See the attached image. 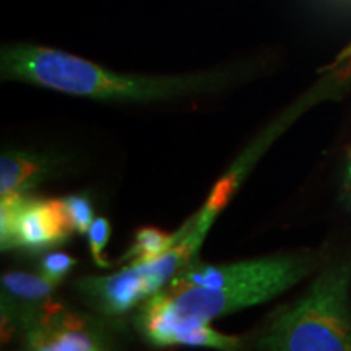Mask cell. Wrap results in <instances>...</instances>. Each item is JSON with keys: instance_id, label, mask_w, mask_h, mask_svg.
<instances>
[{"instance_id": "6da1fadb", "label": "cell", "mask_w": 351, "mask_h": 351, "mask_svg": "<svg viewBox=\"0 0 351 351\" xmlns=\"http://www.w3.org/2000/svg\"><path fill=\"white\" fill-rule=\"evenodd\" d=\"M256 59L182 75L119 73L70 52L38 44H8L0 52V77L95 101L155 103L219 93L252 80Z\"/></svg>"}, {"instance_id": "7a4b0ae2", "label": "cell", "mask_w": 351, "mask_h": 351, "mask_svg": "<svg viewBox=\"0 0 351 351\" xmlns=\"http://www.w3.org/2000/svg\"><path fill=\"white\" fill-rule=\"evenodd\" d=\"M319 263L313 252L276 254L225 265L187 263L160 295L176 317L212 322L274 300L313 274Z\"/></svg>"}, {"instance_id": "3957f363", "label": "cell", "mask_w": 351, "mask_h": 351, "mask_svg": "<svg viewBox=\"0 0 351 351\" xmlns=\"http://www.w3.org/2000/svg\"><path fill=\"white\" fill-rule=\"evenodd\" d=\"M348 262L326 267L306 295L280 311L257 339L270 351H351Z\"/></svg>"}, {"instance_id": "277c9868", "label": "cell", "mask_w": 351, "mask_h": 351, "mask_svg": "<svg viewBox=\"0 0 351 351\" xmlns=\"http://www.w3.org/2000/svg\"><path fill=\"white\" fill-rule=\"evenodd\" d=\"M192 238L182 239L168 252L143 262H134L108 276L77 280L75 291L106 317H119L140 302L161 291L187 265Z\"/></svg>"}, {"instance_id": "5b68a950", "label": "cell", "mask_w": 351, "mask_h": 351, "mask_svg": "<svg viewBox=\"0 0 351 351\" xmlns=\"http://www.w3.org/2000/svg\"><path fill=\"white\" fill-rule=\"evenodd\" d=\"M2 251L43 252L69 241L73 230L64 199H34L28 194L0 197Z\"/></svg>"}, {"instance_id": "8992f818", "label": "cell", "mask_w": 351, "mask_h": 351, "mask_svg": "<svg viewBox=\"0 0 351 351\" xmlns=\"http://www.w3.org/2000/svg\"><path fill=\"white\" fill-rule=\"evenodd\" d=\"M112 317L70 311L54 304L23 332L25 348L34 351H106L121 345L122 327Z\"/></svg>"}, {"instance_id": "52a82bcc", "label": "cell", "mask_w": 351, "mask_h": 351, "mask_svg": "<svg viewBox=\"0 0 351 351\" xmlns=\"http://www.w3.org/2000/svg\"><path fill=\"white\" fill-rule=\"evenodd\" d=\"M134 324L140 335L153 346H207L223 351L239 350L243 346V340L213 330L210 322L176 317L166 309L160 291L142 302Z\"/></svg>"}, {"instance_id": "ba28073f", "label": "cell", "mask_w": 351, "mask_h": 351, "mask_svg": "<svg viewBox=\"0 0 351 351\" xmlns=\"http://www.w3.org/2000/svg\"><path fill=\"white\" fill-rule=\"evenodd\" d=\"M0 311L8 327L25 332L49 307L56 304L52 295L57 285L41 274L8 271L0 280Z\"/></svg>"}, {"instance_id": "9c48e42d", "label": "cell", "mask_w": 351, "mask_h": 351, "mask_svg": "<svg viewBox=\"0 0 351 351\" xmlns=\"http://www.w3.org/2000/svg\"><path fill=\"white\" fill-rule=\"evenodd\" d=\"M69 160L49 153L7 150L0 156V197L29 194L49 179L59 178Z\"/></svg>"}, {"instance_id": "30bf717a", "label": "cell", "mask_w": 351, "mask_h": 351, "mask_svg": "<svg viewBox=\"0 0 351 351\" xmlns=\"http://www.w3.org/2000/svg\"><path fill=\"white\" fill-rule=\"evenodd\" d=\"M184 232L186 231L182 230L179 234L169 236L163 231L156 230V228H142L135 236V243L124 258L132 261V263L155 258L173 249Z\"/></svg>"}, {"instance_id": "8fae6325", "label": "cell", "mask_w": 351, "mask_h": 351, "mask_svg": "<svg viewBox=\"0 0 351 351\" xmlns=\"http://www.w3.org/2000/svg\"><path fill=\"white\" fill-rule=\"evenodd\" d=\"M77 265V258L65 252H49L44 254L41 262H39V274L46 276L52 283L59 285L67 278V275Z\"/></svg>"}, {"instance_id": "7c38bea8", "label": "cell", "mask_w": 351, "mask_h": 351, "mask_svg": "<svg viewBox=\"0 0 351 351\" xmlns=\"http://www.w3.org/2000/svg\"><path fill=\"white\" fill-rule=\"evenodd\" d=\"M64 204L73 230L80 234L88 232L91 223L95 221L93 205H91L90 199L86 195H69L64 199Z\"/></svg>"}, {"instance_id": "4fadbf2b", "label": "cell", "mask_w": 351, "mask_h": 351, "mask_svg": "<svg viewBox=\"0 0 351 351\" xmlns=\"http://www.w3.org/2000/svg\"><path fill=\"white\" fill-rule=\"evenodd\" d=\"M88 244H90L91 256H93V261L98 263L101 269H108L111 267V262L106 261L103 257L104 247H106L109 243V236H111V223H109L108 218L104 217H96L95 221L91 223L90 230H88Z\"/></svg>"}, {"instance_id": "5bb4252c", "label": "cell", "mask_w": 351, "mask_h": 351, "mask_svg": "<svg viewBox=\"0 0 351 351\" xmlns=\"http://www.w3.org/2000/svg\"><path fill=\"white\" fill-rule=\"evenodd\" d=\"M343 194L346 199L351 202V150L346 158V166H345V178H343Z\"/></svg>"}]
</instances>
